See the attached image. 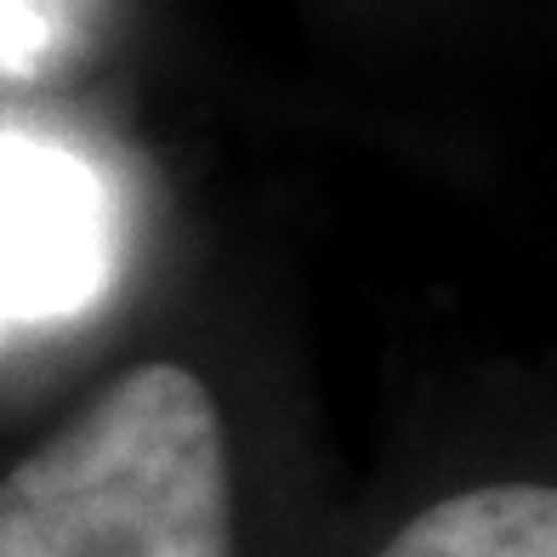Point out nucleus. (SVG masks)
Segmentation results:
<instances>
[{
	"mask_svg": "<svg viewBox=\"0 0 557 557\" xmlns=\"http://www.w3.org/2000/svg\"><path fill=\"white\" fill-rule=\"evenodd\" d=\"M0 557H234L222 416L143 364L0 484Z\"/></svg>",
	"mask_w": 557,
	"mask_h": 557,
	"instance_id": "1",
	"label": "nucleus"
},
{
	"mask_svg": "<svg viewBox=\"0 0 557 557\" xmlns=\"http://www.w3.org/2000/svg\"><path fill=\"white\" fill-rule=\"evenodd\" d=\"M382 557H557V495L541 484H484L410 518Z\"/></svg>",
	"mask_w": 557,
	"mask_h": 557,
	"instance_id": "3",
	"label": "nucleus"
},
{
	"mask_svg": "<svg viewBox=\"0 0 557 557\" xmlns=\"http://www.w3.org/2000/svg\"><path fill=\"white\" fill-rule=\"evenodd\" d=\"M114 273V206L63 148L0 132V331L81 313Z\"/></svg>",
	"mask_w": 557,
	"mask_h": 557,
	"instance_id": "2",
	"label": "nucleus"
}]
</instances>
